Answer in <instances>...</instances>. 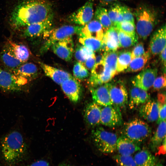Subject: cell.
I'll return each instance as SVG.
<instances>
[{"mask_svg":"<svg viewBox=\"0 0 166 166\" xmlns=\"http://www.w3.org/2000/svg\"><path fill=\"white\" fill-rule=\"evenodd\" d=\"M57 166H78L72 164L68 162H62L59 164Z\"/></svg>","mask_w":166,"mask_h":166,"instance_id":"816d5d0a","label":"cell"},{"mask_svg":"<svg viewBox=\"0 0 166 166\" xmlns=\"http://www.w3.org/2000/svg\"><path fill=\"white\" fill-rule=\"evenodd\" d=\"M26 166H50V165L46 160H41L35 161Z\"/></svg>","mask_w":166,"mask_h":166,"instance_id":"bcb514c9","label":"cell"},{"mask_svg":"<svg viewBox=\"0 0 166 166\" xmlns=\"http://www.w3.org/2000/svg\"><path fill=\"white\" fill-rule=\"evenodd\" d=\"M158 154H164L166 151V138L164 139L162 143L158 147Z\"/></svg>","mask_w":166,"mask_h":166,"instance_id":"c3c4849f","label":"cell"},{"mask_svg":"<svg viewBox=\"0 0 166 166\" xmlns=\"http://www.w3.org/2000/svg\"><path fill=\"white\" fill-rule=\"evenodd\" d=\"M158 116L157 120L158 124L162 121H166V103H158Z\"/></svg>","mask_w":166,"mask_h":166,"instance_id":"7bdbcfd3","label":"cell"},{"mask_svg":"<svg viewBox=\"0 0 166 166\" xmlns=\"http://www.w3.org/2000/svg\"><path fill=\"white\" fill-rule=\"evenodd\" d=\"M140 149L139 144L124 136L117 138V150L120 155H131Z\"/></svg>","mask_w":166,"mask_h":166,"instance_id":"44dd1931","label":"cell"},{"mask_svg":"<svg viewBox=\"0 0 166 166\" xmlns=\"http://www.w3.org/2000/svg\"></svg>","mask_w":166,"mask_h":166,"instance_id":"db71d44e","label":"cell"},{"mask_svg":"<svg viewBox=\"0 0 166 166\" xmlns=\"http://www.w3.org/2000/svg\"><path fill=\"white\" fill-rule=\"evenodd\" d=\"M159 105L157 101L150 99L142 105L139 114L140 116L148 122L156 121L158 118Z\"/></svg>","mask_w":166,"mask_h":166,"instance_id":"ac0fdd59","label":"cell"},{"mask_svg":"<svg viewBox=\"0 0 166 166\" xmlns=\"http://www.w3.org/2000/svg\"><path fill=\"white\" fill-rule=\"evenodd\" d=\"M166 25H163L155 31L150 39L149 51L151 55L156 56L159 54L166 47Z\"/></svg>","mask_w":166,"mask_h":166,"instance_id":"7c38bea8","label":"cell"},{"mask_svg":"<svg viewBox=\"0 0 166 166\" xmlns=\"http://www.w3.org/2000/svg\"><path fill=\"white\" fill-rule=\"evenodd\" d=\"M52 20H48L26 26L23 29L22 36L26 38H31L42 34H48L52 29Z\"/></svg>","mask_w":166,"mask_h":166,"instance_id":"4fadbf2b","label":"cell"},{"mask_svg":"<svg viewBox=\"0 0 166 166\" xmlns=\"http://www.w3.org/2000/svg\"><path fill=\"white\" fill-rule=\"evenodd\" d=\"M121 5L114 4L112 5L108 13L109 17L113 24V26L117 23L123 21L121 14Z\"/></svg>","mask_w":166,"mask_h":166,"instance_id":"836d02e7","label":"cell"},{"mask_svg":"<svg viewBox=\"0 0 166 166\" xmlns=\"http://www.w3.org/2000/svg\"><path fill=\"white\" fill-rule=\"evenodd\" d=\"M113 26L118 30L130 34H135V26L134 23L130 22L124 21L117 23Z\"/></svg>","mask_w":166,"mask_h":166,"instance_id":"8d00e7d4","label":"cell"},{"mask_svg":"<svg viewBox=\"0 0 166 166\" xmlns=\"http://www.w3.org/2000/svg\"><path fill=\"white\" fill-rule=\"evenodd\" d=\"M135 14L137 34L140 38L145 39L157 24V14L154 9L146 5H142L136 8Z\"/></svg>","mask_w":166,"mask_h":166,"instance_id":"3957f363","label":"cell"},{"mask_svg":"<svg viewBox=\"0 0 166 166\" xmlns=\"http://www.w3.org/2000/svg\"><path fill=\"white\" fill-rule=\"evenodd\" d=\"M160 57L161 63L163 66L164 68L165 69L166 67V47H165L162 51L160 53Z\"/></svg>","mask_w":166,"mask_h":166,"instance_id":"7dc6e473","label":"cell"},{"mask_svg":"<svg viewBox=\"0 0 166 166\" xmlns=\"http://www.w3.org/2000/svg\"><path fill=\"white\" fill-rule=\"evenodd\" d=\"M121 14L123 21L130 22L134 23L133 14L128 7L125 6H121Z\"/></svg>","mask_w":166,"mask_h":166,"instance_id":"60d3db41","label":"cell"},{"mask_svg":"<svg viewBox=\"0 0 166 166\" xmlns=\"http://www.w3.org/2000/svg\"><path fill=\"white\" fill-rule=\"evenodd\" d=\"M150 96L147 91L140 89L138 105H142L150 99Z\"/></svg>","mask_w":166,"mask_h":166,"instance_id":"ee69618b","label":"cell"},{"mask_svg":"<svg viewBox=\"0 0 166 166\" xmlns=\"http://www.w3.org/2000/svg\"><path fill=\"white\" fill-rule=\"evenodd\" d=\"M166 121L158 124L157 128L151 137L150 146L153 151L156 150L166 138Z\"/></svg>","mask_w":166,"mask_h":166,"instance_id":"4316f807","label":"cell"},{"mask_svg":"<svg viewBox=\"0 0 166 166\" xmlns=\"http://www.w3.org/2000/svg\"><path fill=\"white\" fill-rule=\"evenodd\" d=\"M131 60L130 52L126 51L118 52L116 68L117 73L125 71Z\"/></svg>","mask_w":166,"mask_h":166,"instance_id":"1f68e13d","label":"cell"},{"mask_svg":"<svg viewBox=\"0 0 166 166\" xmlns=\"http://www.w3.org/2000/svg\"><path fill=\"white\" fill-rule=\"evenodd\" d=\"M133 158L137 166H152L156 163V157L145 149L137 151Z\"/></svg>","mask_w":166,"mask_h":166,"instance_id":"484cf974","label":"cell"},{"mask_svg":"<svg viewBox=\"0 0 166 166\" xmlns=\"http://www.w3.org/2000/svg\"><path fill=\"white\" fill-rule=\"evenodd\" d=\"M140 90V88L134 86L130 90L128 105L129 108L131 109H134L139 106L138 100Z\"/></svg>","mask_w":166,"mask_h":166,"instance_id":"f35d334b","label":"cell"},{"mask_svg":"<svg viewBox=\"0 0 166 166\" xmlns=\"http://www.w3.org/2000/svg\"><path fill=\"white\" fill-rule=\"evenodd\" d=\"M64 93L70 101L77 103L81 98V88L79 82L72 77L65 81L61 85Z\"/></svg>","mask_w":166,"mask_h":166,"instance_id":"5bb4252c","label":"cell"},{"mask_svg":"<svg viewBox=\"0 0 166 166\" xmlns=\"http://www.w3.org/2000/svg\"><path fill=\"white\" fill-rule=\"evenodd\" d=\"M103 37L105 39L106 52L117 51L120 47L118 30L113 26L105 32Z\"/></svg>","mask_w":166,"mask_h":166,"instance_id":"d4e9b609","label":"cell"},{"mask_svg":"<svg viewBox=\"0 0 166 166\" xmlns=\"http://www.w3.org/2000/svg\"><path fill=\"white\" fill-rule=\"evenodd\" d=\"M14 56L22 62H26L29 59L30 53L25 45L16 43L9 40L6 43Z\"/></svg>","mask_w":166,"mask_h":166,"instance_id":"603a6c76","label":"cell"},{"mask_svg":"<svg viewBox=\"0 0 166 166\" xmlns=\"http://www.w3.org/2000/svg\"><path fill=\"white\" fill-rule=\"evenodd\" d=\"M38 70L37 65L31 62L24 63L12 73L27 80L35 78L38 76Z\"/></svg>","mask_w":166,"mask_h":166,"instance_id":"cb8c5ba5","label":"cell"},{"mask_svg":"<svg viewBox=\"0 0 166 166\" xmlns=\"http://www.w3.org/2000/svg\"><path fill=\"white\" fill-rule=\"evenodd\" d=\"M101 107L93 102L88 104L84 111V118L90 126L94 127L100 124Z\"/></svg>","mask_w":166,"mask_h":166,"instance_id":"ffe728a7","label":"cell"},{"mask_svg":"<svg viewBox=\"0 0 166 166\" xmlns=\"http://www.w3.org/2000/svg\"><path fill=\"white\" fill-rule=\"evenodd\" d=\"M118 166H137L132 155L118 154L113 157Z\"/></svg>","mask_w":166,"mask_h":166,"instance_id":"d590c367","label":"cell"},{"mask_svg":"<svg viewBox=\"0 0 166 166\" xmlns=\"http://www.w3.org/2000/svg\"><path fill=\"white\" fill-rule=\"evenodd\" d=\"M81 26L64 25L51 30L48 38L40 49V52L43 54L47 52L55 43L67 38L72 37L75 34H78Z\"/></svg>","mask_w":166,"mask_h":166,"instance_id":"8992f818","label":"cell"},{"mask_svg":"<svg viewBox=\"0 0 166 166\" xmlns=\"http://www.w3.org/2000/svg\"><path fill=\"white\" fill-rule=\"evenodd\" d=\"M165 86L166 75L164 73L156 78L152 87L154 90H159L165 88Z\"/></svg>","mask_w":166,"mask_h":166,"instance_id":"ab89813d","label":"cell"},{"mask_svg":"<svg viewBox=\"0 0 166 166\" xmlns=\"http://www.w3.org/2000/svg\"><path fill=\"white\" fill-rule=\"evenodd\" d=\"M151 54L148 51L143 55L132 59L127 68L126 72H134L143 69L149 59Z\"/></svg>","mask_w":166,"mask_h":166,"instance_id":"83f0119b","label":"cell"},{"mask_svg":"<svg viewBox=\"0 0 166 166\" xmlns=\"http://www.w3.org/2000/svg\"><path fill=\"white\" fill-rule=\"evenodd\" d=\"M90 91L93 102L100 106L113 105L107 83L95 87H91Z\"/></svg>","mask_w":166,"mask_h":166,"instance_id":"e0dca14e","label":"cell"},{"mask_svg":"<svg viewBox=\"0 0 166 166\" xmlns=\"http://www.w3.org/2000/svg\"><path fill=\"white\" fill-rule=\"evenodd\" d=\"M94 0H89L81 7L70 14L68 20L73 23L84 25L90 21L93 15Z\"/></svg>","mask_w":166,"mask_h":166,"instance_id":"30bf717a","label":"cell"},{"mask_svg":"<svg viewBox=\"0 0 166 166\" xmlns=\"http://www.w3.org/2000/svg\"><path fill=\"white\" fill-rule=\"evenodd\" d=\"M91 137L95 145L101 152L111 153L117 150V135L98 127L92 131Z\"/></svg>","mask_w":166,"mask_h":166,"instance_id":"5b68a950","label":"cell"},{"mask_svg":"<svg viewBox=\"0 0 166 166\" xmlns=\"http://www.w3.org/2000/svg\"><path fill=\"white\" fill-rule=\"evenodd\" d=\"M95 54L94 52L83 45L77 47L75 53L76 59L81 63H84L86 58Z\"/></svg>","mask_w":166,"mask_h":166,"instance_id":"e575fe53","label":"cell"},{"mask_svg":"<svg viewBox=\"0 0 166 166\" xmlns=\"http://www.w3.org/2000/svg\"><path fill=\"white\" fill-rule=\"evenodd\" d=\"M158 101V103L164 104L166 103V96L165 93H159L157 95Z\"/></svg>","mask_w":166,"mask_h":166,"instance_id":"681fc988","label":"cell"},{"mask_svg":"<svg viewBox=\"0 0 166 166\" xmlns=\"http://www.w3.org/2000/svg\"><path fill=\"white\" fill-rule=\"evenodd\" d=\"M101 108L100 124L114 127L122 124L123 119L120 109L113 105Z\"/></svg>","mask_w":166,"mask_h":166,"instance_id":"9c48e42d","label":"cell"},{"mask_svg":"<svg viewBox=\"0 0 166 166\" xmlns=\"http://www.w3.org/2000/svg\"><path fill=\"white\" fill-rule=\"evenodd\" d=\"M73 72L76 78L82 80L87 77L89 73L82 63L79 62L75 63L74 65Z\"/></svg>","mask_w":166,"mask_h":166,"instance_id":"74e56055","label":"cell"},{"mask_svg":"<svg viewBox=\"0 0 166 166\" xmlns=\"http://www.w3.org/2000/svg\"><path fill=\"white\" fill-rule=\"evenodd\" d=\"M39 64L45 75L59 85H60L65 81L73 77L70 73L63 70L42 62H39Z\"/></svg>","mask_w":166,"mask_h":166,"instance_id":"d6986e66","label":"cell"},{"mask_svg":"<svg viewBox=\"0 0 166 166\" xmlns=\"http://www.w3.org/2000/svg\"><path fill=\"white\" fill-rule=\"evenodd\" d=\"M156 68L144 69L132 80L134 86L147 91L152 86L157 75Z\"/></svg>","mask_w":166,"mask_h":166,"instance_id":"8fae6325","label":"cell"},{"mask_svg":"<svg viewBox=\"0 0 166 166\" xmlns=\"http://www.w3.org/2000/svg\"><path fill=\"white\" fill-rule=\"evenodd\" d=\"M152 166H164L162 164L160 163H156Z\"/></svg>","mask_w":166,"mask_h":166,"instance_id":"f5cc1de1","label":"cell"},{"mask_svg":"<svg viewBox=\"0 0 166 166\" xmlns=\"http://www.w3.org/2000/svg\"><path fill=\"white\" fill-rule=\"evenodd\" d=\"M118 36L120 47L128 48L136 44L138 42L137 35L130 34L118 30Z\"/></svg>","mask_w":166,"mask_h":166,"instance_id":"4dcf8cb0","label":"cell"},{"mask_svg":"<svg viewBox=\"0 0 166 166\" xmlns=\"http://www.w3.org/2000/svg\"><path fill=\"white\" fill-rule=\"evenodd\" d=\"M118 54V52L117 51L104 52V67L115 75L117 73L116 68Z\"/></svg>","mask_w":166,"mask_h":166,"instance_id":"f546056e","label":"cell"},{"mask_svg":"<svg viewBox=\"0 0 166 166\" xmlns=\"http://www.w3.org/2000/svg\"><path fill=\"white\" fill-rule=\"evenodd\" d=\"M54 53L61 58L70 61L73 52V44L72 37L57 42L51 46Z\"/></svg>","mask_w":166,"mask_h":166,"instance_id":"9a60e30c","label":"cell"},{"mask_svg":"<svg viewBox=\"0 0 166 166\" xmlns=\"http://www.w3.org/2000/svg\"><path fill=\"white\" fill-rule=\"evenodd\" d=\"M0 146L4 160L11 166L22 160L27 152L24 138L21 133L17 131L11 132L2 137Z\"/></svg>","mask_w":166,"mask_h":166,"instance_id":"7a4b0ae2","label":"cell"},{"mask_svg":"<svg viewBox=\"0 0 166 166\" xmlns=\"http://www.w3.org/2000/svg\"><path fill=\"white\" fill-rule=\"evenodd\" d=\"M143 44L140 42L136 44L131 53L132 59L140 56L145 53Z\"/></svg>","mask_w":166,"mask_h":166,"instance_id":"b9f144b4","label":"cell"},{"mask_svg":"<svg viewBox=\"0 0 166 166\" xmlns=\"http://www.w3.org/2000/svg\"><path fill=\"white\" fill-rule=\"evenodd\" d=\"M150 126L145 121L135 118L126 123L122 130V135L140 144L150 136Z\"/></svg>","mask_w":166,"mask_h":166,"instance_id":"277c9868","label":"cell"},{"mask_svg":"<svg viewBox=\"0 0 166 166\" xmlns=\"http://www.w3.org/2000/svg\"><path fill=\"white\" fill-rule=\"evenodd\" d=\"M79 41L82 45L94 52L100 50L101 41L96 38L92 37H79Z\"/></svg>","mask_w":166,"mask_h":166,"instance_id":"d6a6232c","label":"cell"},{"mask_svg":"<svg viewBox=\"0 0 166 166\" xmlns=\"http://www.w3.org/2000/svg\"><path fill=\"white\" fill-rule=\"evenodd\" d=\"M101 23L97 20H91L81 26L79 37H92L101 41L104 32Z\"/></svg>","mask_w":166,"mask_h":166,"instance_id":"2e32d148","label":"cell"},{"mask_svg":"<svg viewBox=\"0 0 166 166\" xmlns=\"http://www.w3.org/2000/svg\"><path fill=\"white\" fill-rule=\"evenodd\" d=\"M95 17L101 24L104 32L113 26L108 15L107 10L103 7L99 6L97 7L95 13Z\"/></svg>","mask_w":166,"mask_h":166,"instance_id":"f1b7e54d","label":"cell"},{"mask_svg":"<svg viewBox=\"0 0 166 166\" xmlns=\"http://www.w3.org/2000/svg\"><path fill=\"white\" fill-rule=\"evenodd\" d=\"M0 58L4 66L11 73L23 64L14 56L6 44L0 53Z\"/></svg>","mask_w":166,"mask_h":166,"instance_id":"7402d4cb","label":"cell"},{"mask_svg":"<svg viewBox=\"0 0 166 166\" xmlns=\"http://www.w3.org/2000/svg\"><path fill=\"white\" fill-rule=\"evenodd\" d=\"M95 61V54L87 58L84 63L87 68L89 69L92 70L94 66Z\"/></svg>","mask_w":166,"mask_h":166,"instance_id":"f6af8a7d","label":"cell"},{"mask_svg":"<svg viewBox=\"0 0 166 166\" xmlns=\"http://www.w3.org/2000/svg\"><path fill=\"white\" fill-rule=\"evenodd\" d=\"M107 85L113 105L119 109L125 107L128 103V94L124 82L118 80Z\"/></svg>","mask_w":166,"mask_h":166,"instance_id":"52a82bcc","label":"cell"},{"mask_svg":"<svg viewBox=\"0 0 166 166\" xmlns=\"http://www.w3.org/2000/svg\"><path fill=\"white\" fill-rule=\"evenodd\" d=\"M117 0H100V6L103 7L107 6Z\"/></svg>","mask_w":166,"mask_h":166,"instance_id":"f907efd6","label":"cell"},{"mask_svg":"<svg viewBox=\"0 0 166 166\" xmlns=\"http://www.w3.org/2000/svg\"><path fill=\"white\" fill-rule=\"evenodd\" d=\"M11 12L9 22L15 30L53 20V15L52 5L47 0H19Z\"/></svg>","mask_w":166,"mask_h":166,"instance_id":"6da1fadb","label":"cell"},{"mask_svg":"<svg viewBox=\"0 0 166 166\" xmlns=\"http://www.w3.org/2000/svg\"><path fill=\"white\" fill-rule=\"evenodd\" d=\"M27 81L26 79L5 70L0 66V89L4 91L18 92L22 90Z\"/></svg>","mask_w":166,"mask_h":166,"instance_id":"ba28073f","label":"cell"}]
</instances>
